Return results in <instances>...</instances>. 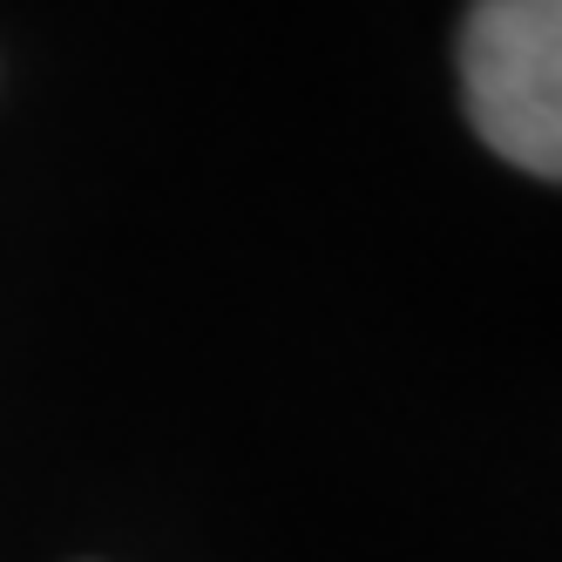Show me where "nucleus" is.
Masks as SVG:
<instances>
[{
    "mask_svg": "<svg viewBox=\"0 0 562 562\" xmlns=\"http://www.w3.org/2000/svg\"><path fill=\"white\" fill-rule=\"evenodd\" d=\"M461 95L502 164L562 183V0H474L461 21Z\"/></svg>",
    "mask_w": 562,
    "mask_h": 562,
    "instance_id": "1",
    "label": "nucleus"
}]
</instances>
